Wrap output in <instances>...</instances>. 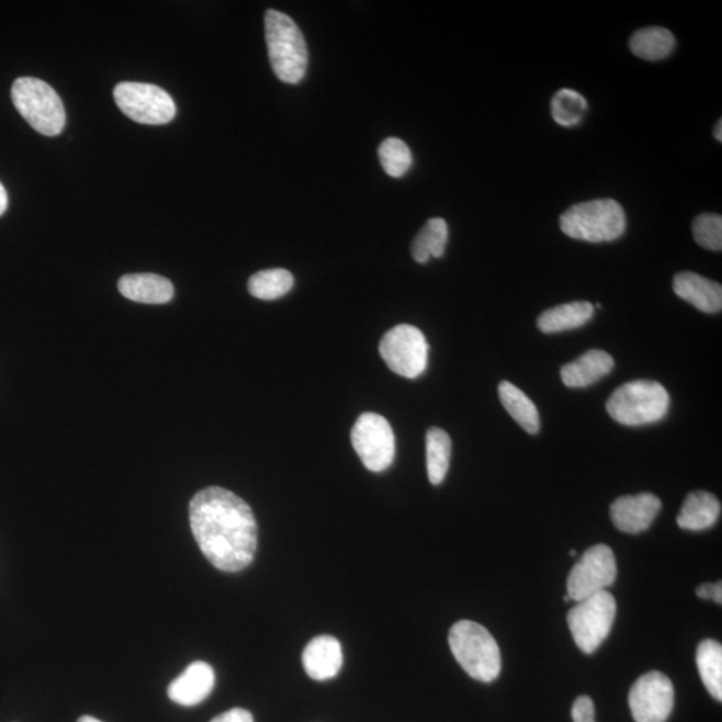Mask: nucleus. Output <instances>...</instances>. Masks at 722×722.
Listing matches in <instances>:
<instances>
[{
  "mask_svg": "<svg viewBox=\"0 0 722 722\" xmlns=\"http://www.w3.org/2000/svg\"><path fill=\"white\" fill-rule=\"evenodd\" d=\"M452 443L449 433L442 428L432 427L426 436V459L428 480L440 485L449 473Z\"/></svg>",
  "mask_w": 722,
  "mask_h": 722,
  "instance_id": "obj_23",
  "label": "nucleus"
},
{
  "mask_svg": "<svg viewBox=\"0 0 722 722\" xmlns=\"http://www.w3.org/2000/svg\"><path fill=\"white\" fill-rule=\"evenodd\" d=\"M449 241V225L443 218L428 219L418 236L414 238L411 255L416 262L426 264L428 260L440 259L445 252Z\"/></svg>",
  "mask_w": 722,
  "mask_h": 722,
  "instance_id": "obj_24",
  "label": "nucleus"
},
{
  "mask_svg": "<svg viewBox=\"0 0 722 722\" xmlns=\"http://www.w3.org/2000/svg\"><path fill=\"white\" fill-rule=\"evenodd\" d=\"M693 237L700 247L720 252L722 249V218L720 214L706 213L695 218Z\"/></svg>",
  "mask_w": 722,
  "mask_h": 722,
  "instance_id": "obj_29",
  "label": "nucleus"
},
{
  "mask_svg": "<svg viewBox=\"0 0 722 722\" xmlns=\"http://www.w3.org/2000/svg\"><path fill=\"white\" fill-rule=\"evenodd\" d=\"M563 601L568 602V601H571V598H568V596H565V597H563Z\"/></svg>",
  "mask_w": 722,
  "mask_h": 722,
  "instance_id": "obj_36",
  "label": "nucleus"
},
{
  "mask_svg": "<svg viewBox=\"0 0 722 722\" xmlns=\"http://www.w3.org/2000/svg\"><path fill=\"white\" fill-rule=\"evenodd\" d=\"M673 291L678 297L706 314H719L722 309V286L700 274L678 273L673 280Z\"/></svg>",
  "mask_w": 722,
  "mask_h": 722,
  "instance_id": "obj_16",
  "label": "nucleus"
},
{
  "mask_svg": "<svg viewBox=\"0 0 722 722\" xmlns=\"http://www.w3.org/2000/svg\"><path fill=\"white\" fill-rule=\"evenodd\" d=\"M563 234L574 240L610 242L625 234L627 216L622 206L610 199L580 202L562 214Z\"/></svg>",
  "mask_w": 722,
  "mask_h": 722,
  "instance_id": "obj_4",
  "label": "nucleus"
},
{
  "mask_svg": "<svg viewBox=\"0 0 722 722\" xmlns=\"http://www.w3.org/2000/svg\"><path fill=\"white\" fill-rule=\"evenodd\" d=\"M574 722H596L595 702L587 696H580L574 701L572 708Z\"/></svg>",
  "mask_w": 722,
  "mask_h": 722,
  "instance_id": "obj_30",
  "label": "nucleus"
},
{
  "mask_svg": "<svg viewBox=\"0 0 722 722\" xmlns=\"http://www.w3.org/2000/svg\"><path fill=\"white\" fill-rule=\"evenodd\" d=\"M617 614V602L608 590L578 601L568 611L567 623L580 651L591 654L609 638Z\"/></svg>",
  "mask_w": 722,
  "mask_h": 722,
  "instance_id": "obj_7",
  "label": "nucleus"
},
{
  "mask_svg": "<svg viewBox=\"0 0 722 722\" xmlns=\"http://www.w3.org/2000/svg\"><path fill=\"white\" fill-rule=\"evenodd\" d=\"M696 595L701 599H712L715 603H722V585L718 584H703L697 587Z\"/></svg>",
  "mask_w": 722,
  "mask_h": 722,
  "instance_id": "obj_32",
  "label": "nucleus"
},
{
  "mask_svg": "<svg viewBox=\"0 0 722 722\" xmlns=\"http://www.w3.org/2000/svg\"><path fill=\"white\" fill-rule=\"evenodd\" d=\"M697 668L713 699L722 700V646L714 640H703L697 648Z\"/></svg>",
  "mask_w": 722,
  "mask_h": 722,
  "instance_id": "obj_25",
  "label": "nucleus"
},
{
  "mask_svg": "<svg viewBox=\"0 0 722 722\" xmlns=\"http://www.w3.org/2000/svg\"><path fill=\"white\" fill-rule=\"evenodd\" d=\"M9 198L8 192H5L2 182H0V216H3L4 212L8 211Z\"/></svg>",
  "mask_w": 722,
  "mask_h": 722,
  "instance_id": "obj_33",
  "label": "nucleus"
},
{
  "mask_svg": "<svg viewBox=\"0 0 722 722\" xmlns=\"http://www.w3.org/2000/svg\"><path fill=\"white\" fill-rule=\"evenodd\" d=\"M669 406L668 391L654 381L622 384L606 403V409L611 418L617 424L629 427L657 424L668 414Z\"/></svg>",
  "mask_w": 722,
  "mask_h": 722,
  "instance_id": "obj_5",
  "label": "nucleus"
},
{
  "mask_svg": "<svg viewBox=\"0 0 722 722\" xmlns=\"http://www.w3.org/2000/svg\"><path fill=\"white\" fill-rule=\"evenodd\" d=\"M211 722H255L253 715L241 708L230 709V711L218 714Z\"/></svg>",
  "mask_w": 722,
  "mask_h": 722,
  "instance_id": "obj_31",
  "label": "nucleus"
},
{
  "mask_svg": "<svg viewBox=\"0 0 722 722\" xmlns=\"http://www.w3.org/2000/svg\"><path fill=\"white\" fill-rule=\"evenodd\" d=\"M571 554H572V556H575V554H577V552H575V550H572Z\"/></svg>",
  "mask_w": 722,
  "mask_h": 722,
  "instance_id": "obj_37",
  "label": "nucleus"
},
{
  "mask_svg": "<svg viewBox=\"0 0 722 722\" xmlns=\"http://www.w3.org/2000/svg\"><path fill=\"white\" fill-rule=\"evenodd\" d=\"M295 284L292 273L286 269H266L249 279L250 295L260 300H277L286 295Z\"/></svg>",
  "mask_w": 722,
  "mask_h": 722,
  "instance_id": "obj_26",
  "label": "nucleus"
},
{
  "mask_svg": "<svg viewBox=\"0 0 722 722\" xmlns=\"http://www.w3.org/2000/svg\"><path fill=\"white\" fill-rule=\"evenodd\" d=\"M675 45V36L664 27L639 30L629 41L630 50L639 58L651 63L668 58Z\"/></svg>",
  "mask_w": 722,
  "mask_h": 722,
  "instance_id": "obj_22",
  "label": "nucleus"
},
{
  "mask_svg": "<svg viewBox=\"0 0 722 722\" xmlns=\"http://www.w3.org/2000/svg\"><path fill=\"white\" fill-rule=\"evenodd\" d=\"M721 128H722V122L719 121L718 125H715V128H714V138L719 139L720 143L722 140V131H721Z\"/></svg>",
  "mask_w": 722,
  "mask_h": 722,
  "instance_id": "obj_34",
  "label": "nucleus"
},
{
  "mask_svg": "<svg viewBox=\"0 0 722 722\" xmlns=\"http://www.w3.org/2000/svg\"><path fill=\"white\" fill-rule=\"evenodd\" d=\"M379 160L391 177L399 179L413 165V155L406 143L399 138H387L379 146Z\"/></svg>",
  "mask_w": 722,
  "mask_h": 722,
  "instance_id": "obj_28",
  "label": "nucleus"
},
{
  "mask_svg": "<svg viewBox=\"0 0 722 722\" xmlns=\"http://www.w3.org/2000/svg\"><path fill=\"white\" fill-rule=\"evenodd\" d=\"M121 295L143 304H167L174 296L170 280L153 273L126 274L119 281Z\"/></svg>",
  "mask_w": 722,
  "mask_h": 722,
  "instance_id": "obj_18",
  "label": "nucleus"
},
{
  "mask_svg": "<svg viewBox=\"0 0 722 722\" xmlns=\"http://www.w3.org/2000/svg\"><path fill=\"white\" fill-rule=\"evenodd\" d=\"M428 348L426 336L419 328L401 324L383 336L379 352L391 371L416 379L427 370Z\"/></svg>",
  "mask_w": 722,
  "mask_h": 722,
  "instance_id": "obj_9",
  "label": "nucleus"
},
{
  "mask_svg": "<svg viewBox=\"0 0 722 722\" xmlns=\"http://www.w3.org/2000/svg\"><path fill=\"white\" fill-rule=\"evenodd\" d=\"M656 495L642 493L618 498L610 506V517L616 528L628 534H640L651 528L661 511Z\"/></svg>",
  "mask_w": 722,
  "mask_h": 722,
  "instance_id": "obj_13",
  "label": "nucleus"
},
{
  "mask_svg": "<svg viewBox=\"0 0 722 722\" xmlns=\"http://www.w3.org/2000/svg\"><path fill=\"white\" fill-rule=\"evenodd\" d=\"M269 60L280 81H302L308 67V47L302 30L291 16L268 10L264 16Z\"/></svg>",
  "mask_w": 722,
  "mask_h": 722,
  "instance_id": "obj_2",
  "label": "nucleus"
},
{
  "mask_svg": "<svg viewBox=\"0 0 722 722\" xmlns=\"http://www.w3.org/2000/svg\"><path fill=\"white\" fill-rule=\"evenodd\" d=\"M617 561L609 546L596 544L586 550L567 578V596L574 601L608 590L616 583Z\"/></svg>",
  "mask_w": 722,
  "mask_h": 722,
  "instance_id": "obj_11",
  "label": "nucleus"
},
{
  "mask_svg": "<svg viewBox=\"0 0 722 722\" xmlns=\"http://www.w3.org/2000/svg\"><path fill=\"white\" fill-rule=\"evenodd\" d=\"M721 504L713 494L708 492L690 493L685 499L677 523L688 531H703L718 523Z\"/></svg>",
  "mask_w": 722,
  "mask_h": 722,
  "instance_id": "obj_19",
  "label": "nucleus"
},
{
  "mask_svg": "<svg viewBox=\"0 0 722 722\" xmlns=\"http://www.w3.org/2000/svg\"><path fill=\"white\" fill-rule=\"evenodd\" d=\"M11 98L18 112L42 136L55 137L63 133L65 106L50 84L38 78H18L12 84Z\"/></svg>",
  "mask_w": 722,
  "mask_h": 722,
  "instance_id": "obj_6",
  "label": "nucleus"
},
{
  "mask_svg": "<svg viewBox=\"0 0 722 722\" xmlns=\"http://www.w3.org/2000/svg\"><path fill=\"white\" fill-rule=\"evenodd\" d=\"M195 542L218 571L237 573L252 563L257 550L256 518L247 501L222 487H207L189 505Z\"/></svg>",
  "mask_w": 722,
  "mask_h": 722,
  "instance_id": "obj_1",
  "label": "nucleus"
},
{
  "mask_svg": "<svg viewBox=\"0 0 722 722\" xmlns=\"http://www.w3.org/2000/svg\"><path fill=\"white\" fill-rule=\"evenodd\" d=\"M351 442L360 461L372 473H382L394 463V430L382 415L361 414L352 428Z\"/></svg>",
  "mask_w": 722,
  "mask_h": 722,
  "instance_id": "obj_10",
  "label": "nucleus"
},
{
  "mask_svg": "<svg viewBox=\"0 0 722 722\" xmlns=\"http://www.w3.org/2000/svg\"><path fill=\"white\" fill-rule=\"evenodd\" d=\"M114 100L126 117L143 125H165L176 117L173 98L150 83L122 82L115 86Z\"/></svg>",
  "mask_w": 722,
  "mask_h": 722,
  "instance_id": "obj_8",
  "label": "nucleus"
},
{
  "mask_svg": "<svg viewBox=\"0 0 722 722\" xmlns=\"http://www.w3.org/2000/svg\"><path fill=\"white\" fill-rule=\"evenodd\" d=\"M303 665L312 680L327 681L339 675L342 666V648L332 635H319L305 646Z\"/></svg>",
  "mask_w": 722,
  "mask_h": 722,
  "instance_id": "obj_15",
  "label": "nucleus"
},
{
  "mask_svg": "<svg viewBox=\"0 0 722 722\" xmlns=\"http://www.w3.org/2000/svg\"><path fill=\"white\" fill-rule=\"evenodd\" d=\"M586 112L587 102L578 91L562 89L553 98V119L561 126H577L584 120Z\"/></svg>",
  "mask_w": 722,
  "mask_h": 722,
  "instance_id": "obj_27",
  "label": "nucleus"
},
{
  "mask_svg": "<svg viewBox=\"0 0 722 722\" xmlns=\"http://www.w3.org/2000/svg\"><path fill=\"white\" fill-rule=\"evenodd\" d=\"M449 644L458 664L470 677L482 682L497 680L501 669L500 651L485 627L459 621L450 630Z\"/></svg>",
  "mask_w": 722,
  "mask_h": 722,
  "instance_id": "obj_3",
  "label": "nucleus"
},
{
  "mask_svg": "<svg viewBox=\"0 0 722 722\" xmlns=\"http://www.w3.org/2000/svg\"><path fill=\"white\" fill-rule=\"evenodd\" d=\"M77 722H101V721L91 718V715H83V718L79 719Z\"/></svg>",
  "mask_w": 722,
  "mask_h": 722,
  "instance_id": "obj_35",
  "label": "nucleus"
},
{
  "mask_svg": "<svg viewBox=\"0 0 722 722\" xmlns=\"http://www.w3.org/2000/svg\"><path fill=\"white\" fill-rule=\"evenodd\" d=\"M216 676L210 664L195 661L168 688L169 699L182 707L199 706L212 693Z\"/></svg>",
  "mask_w": 722,
  "mask_h": 722,
  "instance_id": "obj_14",
  "label": "nucleus"
},
{
  "mask_svg": "<svg viewBox=\"0 0 722 722\" xmlns=\"http://www.w3.org/2000/svg\"><path fill=\"white\" fill-rule=\"evenodd\" d=\"M595 315V307L587 302H574L544 311L538 317V328L543 334H560L585 326Z\"/></svg>",
  "mask_w": 722,
  "mask_h": 722,
  "instance_id": "obj_20",
  "label": "nucleus"
},
{
  "mask_svg": "<svg viewBox=\"0 0 722 722\" xmlns=\"http://www.w3.org/2000/svg\"><path fill=\"white\" fill-rule=\"evenodd\" d=\"M635 722H666L675 707V688L661 672H648L634 682L629 693Z\"/></svg>",
  "mask_w": 722,
  "mask_h": 722,
  "instance_id": "obj_12",
  "label": "nucleus"
},
{
  "mask_svg": "<svg viewBox=\"0 0 722 722\" xmlns=\"http://www.w3.org/2000/svg\"><path fill=\"white\" fill-rule=\"evenodd\" d=\"M499 399L511 418L523 428L526 432L535 436L540 432L541 420L535 404L530 397L510 382H500L498 387Z\"/></svg>",
  "mask_w": 722,
  "mask_h": 722,
  "instance_id": "obj_21",
  "label": "nucleus"
},
{
  "mask_svg": "<svg viewBox=\"0 0 722 722\" xmlns=\"http://www.w3.org/2000/svg\"><path fill=\"white\" fill-rule=\"evenodd\" d=\"M614 360L608 352L590 350L562 366L561 379L566 387L585 388L601 381L613 370Z\"/></svg>",
  "mask_w": 722,
  "mask_h": 722,
  "instance_id": "obj_17",
  "label": "nucleus"
}]
</instances>
